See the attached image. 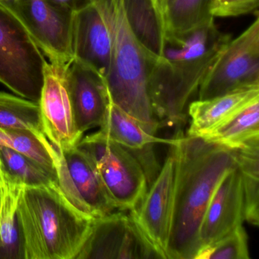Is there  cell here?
Wrapping results in <instances>:
<instances>
[{"mask_svg": "<svg viewBox=\"0 0 259 259\" xmlns=\"http://www.w3.org/2000/svg\"><path fill=\"white\" fill-rule=\"evenodd\" d=\"M57 176L62 193L81 213L98 218L117 210L93 159L78 146L58 151Z\"/></svg>", "mask_w": 259, "mask_h": 259, "instance_id": "30bf717a", "label": "cell"}, {"mask_svg": "<svg viewBox=\"0 0 259 259\" xmlns=\"http://www.w3.org/2000/svg\"><path fill=\"white\" fill-rule=\"evenodd\" d=\"M0 128L28 130L45 136L38 102L0 92Z\"/></svg>", "mask_w": 259, "mask_h": 259, "instance_id": "603a6c76", "label": "cell"}, {"mask_svg": "<svg viewBox=\"0 0 259 259\" xmlns=\"http://www.w3.org/2000/svg\"><path fill=\"white\" fill-rule=\"evenodd\" d=\"M108 21L112 39L110 70L106 76L110 101L145 124L156 135L161 126L150 97V63L155 53L136 32L126 0H100Z\"/></svg>", "mask_w": 259, "mask_h": 259, "instance_id": "277c9868", "label": "cell"}, {"mask_svg": "<svg viewBox=\"0 0 259 259\" xmlns=\"http://www.w3.org/2000/svg\"><path fill=\"white\" fill-rule=\"evenodd\" d=\"M72 49L74 60L106 78L111 62L112 39L100 0H93L73 12Z\"/></svg>", "mask_w": 259, "mask_h": 259, "instance_id": "5bb4252c", "label": "cell"}, {"mask_svg": "<svg viewBox=\"0 0 259 259\" xmlns=\"http://www.w3.org/2000/svg\"><path fill=\"white\" fill-rule=\"evenodd\" d=\"M3 186H4V180H3L2 174L0 171V187H2Z\"/></svg>", "mask_w": 259, "mask_h": 259, "instance_id": "f1b7e54d", "label": "cell"}, {"mask_svg": "<svg viewBox=\"0 0 259 259\" xmlns=\"http://www.w3.org/2000/svg\"><path fill=\"white\" fill-rule=\"evenodd\" d=\"M77 146L96 165L109 196L117 210L137 208L148 189L143 168L128 150L110 141L82 138Z\"/></svg>", "mask_w": 259, "mask_h": 259, "instance_id": "8992f818", "label": "cell"}, {"mask_svg": "<svg viewBox=\"0 0 259 259\" xmlns=\"http://www.w3.org/2000/svg\"><path fill=\"white\" fill-rule=\"evenodd\" d=\"M174 174L175 163L170 151L137 208L130 210L145 236L165 259L172 216Z\"/></svg>", "mask_w": 259, "mask_h": 259, "instance_id": "4fadbf2b", "label": "cell"}, {"mask_svg": "<svg viewBox=\"0 0 259 259\" xmlns=\"http://www.w3.org/2000/svg\"><path fill=\"white\" fill-rule=\"evenodd\" d=\"M202 138L233 150L259 138V98Z\"/></svg>", "mask_w": 259, "mask_h": 259, "instance_id": "ffe728a7", "label": "cell"}, {"mask_svg": "<svg viewBox=\"0 0 259 259\" xmlns=\"http://www.w3.org/2000/svg\"><path fill=\"white\" fill-rule=\"evenodd\" d=\"M244 221L242 176L236 166L221 179L206 208L200 227V251L242 224Z\"/></svg>", "mask_w": 259, "mask_h": 259, "instance_id": "9a60e30c", "label": "cell"}, {"mask_svg": "<svg viewBox=\"0 0 259 259\" xmlns=\"http://www.w3.org/2000/svg\"><path fill=\"white\" fill-rule=\"evenodd\" d=\"M0 171L4 182L22 187L58 185L57 175L32 159L2 145H0Z\"/></svg>", "mask_w": 259, "mask_h": 259, "instance_id": "d6986e66", "label": "cell"}, {"mask_svg": "<svg viewBox=\"0 0 259 259\" xmlns=\"http://www.w3.org/2000/svg\"><path fill=\"white\" fill-rule=\"evenodd\" d=\"M17 214L25 259H75L95 219L72 206L58 185L22 187Z\"/></svg>", "mask_w": 259, "mask_h": 259, "instance_id": "3957f363", "label": "cell"}, {"mask_svg": "<svg viewBox=\"0 0 259 259\" xmlns=\"http://www.w3.org/2000/svg\"><path fill=\"white\" fill-rule=\"evenodd\" d=\"M65 70L64 68L48 63L38 102L45 136L57 151L77 146L83 136L74 123L65 83Z\"/></svg>", "mask_w": 259, "mask_h": 259, "instance_id": "7c38bea8", "label": "cell"}, {"mask_svg": "<svg viewBox=\"0 0 259 259\" xmlns=\"http://www.w3.org/2000/svg\"><path fill=\"white\" fill-rule=\"evenodd\" d=\"M0 1H1V0H0Z\"/></svg>", "mask_w": 259, "mask_h": 259, "instance_id": "1f68e13d", "label": "cell"}, {"mask_svg": "<svg viewBox=\"0 0 259 259\" xmlns=\"http://www.w3.org/2000/svg\"><path fill=\"white\" fill-rule=\"evenodd\" d=\"M154 13L160 34V45L166 31L168 4L166 0H146Z\"/></svg>", "mask_w": 259, "mask_h": 259, "instance_id": "4316f807", "label": "cell"}, {"mask_svg": "<svg viewBox=\"0 0 259 259\" xmlns=\"http://www.w3.org/2000/svg\"><path fill=\"white\" fill-rule=\"evenodd\" d=\"M0 145L27 156L57 175L58 151L48 138L28 130L0 128Z\"/></svg>", "mask_w": 259, "mask_h": 259, "instance_id": "7402d4cb", "label": "cell"}, {"mask_svg": "<svg viewBox=\"0 0 259 259\" xmlns=\"http://www.w3.org/2000/svg\"><path fill=\"white\" fill-rule=\"evenodd\" d=\"M23 24L51 63L66 69L74 60L73 11L48 0H1Z\"/></svg>", "mask_w": 259, "mask_h": 259, "instance_id": "ba28073f", "label": "cell"}, {"mask_svg": "<svg viewBox=\"0 0 259 259\" xmlns=\"http://www.w3.org/2000/svg\"><path fill=\"white\" fill-rule=\"evenodd\" d=\"M248 235L243 225L203 248L195 259H249Z\"/></svg>", "mask_w": 259, "mask_h": 259, "instance_id": "d4e9b609", "label": "cell"}, {"mask_svg": "<svg viewBox=\"0 0 259 259\" xmlns=\"http://www.w3.org/2000/svg\"><path fill=\"white\" fill-rule=\"evenodd\" d=\"M166 1H167L168 10H169V6H170V4H172V1H174V0H166Z\"/></svg>", "mask_w": 259, "mask_h": 259, "instance_id": "f546056e", "label": "cell"}, {"mask_svg": "<svg viewBox=\"0 0 259 259\" xmlns=\"http://www.w3.org/2000/svg\"><path fill=\"white\" fill-rule=\"evenodd\" d=\"M48 63L19 18L0 2V83L39 102Z\"/></svg>", "mask_w": 259, "mask_h": 259, "instance_id": "5b68a950", "label": "cell"}, {"mask_svg": "<svg viewBox=\"0 0 259 259\" xmlns=\"http://www.w3.org/2000/svg\"><path fill=\"white\" fill-rule=\"evenodd\" d=\"M92 137L114 142L128 151L152 148L157 143L170 145L172 139L157 137L148 127L110 101L100 130Z\"/></svg>", "mask_w": 259, "mask_h": 259, "instance_id": "e0dca14e", "label": "cell"}, {"mask_svg": "<svg viewBox=\"0 0 259 259\" xmlns=\"http://www.w3.org/2000/svg\"><path fill=\"white\" fill-rule=\"evenodd\" d=\"M257 98L259 88H254L191 103L188 136H206Z\"/></svg>", "mask_w": 259, "mask_h": 259, "instance_id": "2e32d148", "label": "cell"}, {"mask_svg": "<svg viewBox=\"0 0 259 259\" xmlns=\"http://www.w3.org/2000/svg\"><path fill=\"white\" fill-rule=\"evenodd\" d=\"M48 1L59 7L74 12L84 7L86 4L92 2L93 0H48Z\"/></svg>", "mask_w": 259, "mask_h": 259, "instance_id": "83f0119b", "label": "cell"}, {"mask_svg": "<svg viewBox=\"0 0 259 259\" xmlns=\"http://www.w3.org/2000/svg\"><path fill=\"white\" fill-rule=\"evenodd\" d=\"M163 258L130 210L95 218L75 259Z\"/></svg>", "mask_w": 259, "mask_h": 259, "instance_id": "9c48e42d", "label": "cell"}, {"mask_svg": "<svg viewBox=\"0 0 259 259\" xmlns=\"http://www.w3.org/2000/svg\"><path fill=\"white\" fill-rule=\"evenodd\" d=\"M259 0H211L210 13L214 17H237L257 11Z\"/></svg>", "mask_w": 259, "mask_h": 259, "instance_id": "484cf974", "label": "cell"}, {"mask_svg": "<svg viewBox=\"0 0 259 259\" xmlns=\"http://www.w3.org/2000/svg\"><path fill=\"white\" fill-rule=\"evenodd\" d=\"M259 88V17L230 40L199 86L198 100Z\"/></svg>", "mask_w": 259, "mask_h": 259, "instance_id": "52a82bcc", "label": "cell"}, {"mask_svg": "<svg viewBox=\"0 0 259 259\" xmlns=\"http://www.w3.org/2000/svg\"><path fill=\"white\" fill-rule=\"evenodd\" d=\"M65 83L77 131L83 136L101 126L110 103L105 78L74 60L65 70Z\"/></svg>", "mask_w": 259, "mask_h": 259, "instance_id": "8fae6325", "label": "cell"}, {"mask_svg": "<svg viewBox=\"0 0 259 259\" xmlns=\"http://www.w3.org/2000/svg\"><path fill=\"white\" fill-rule=\"evenodd\" d=\"M1 198H2V187H0V204H1Z\"/></svg>", "mask_w": 259, "mask_h": 259, "instance_id": "4dcf8cb0", "label": "cell"}, {"mask_svg": "<svg viewBox=\"0 0 259 259\" xmlns=\"http://www.w3.org/2000/svg\"><path fill=\"white\" fill-rule=\"evenodd\" d=\"M236 151L237 166L242 176L245 199V221L259 224V138L252 139Z\"/></svg>", "mask_w": 259, "mask_h": 259, "instance_id": "44dd1931", "label": "cell"}, {"mask_svg": "<svg viewBox=\"0 0 259 259\" xmlns=\"http://www.w3.org/2000/svg\"><path fill=\"white\" fill-rule=\"evenodd\" d=\"M210 4L211 0H174L168 10L166 33H186L214 22Z\"/></svg>", "mask_w": 259, "mask_h": 259, "instance_id": "cb8c5ba5", "label": "cell"}, {"mask_svg": "<svg viewBox=\"0 0 259 259\" xmlns=\"http://www.w3.org/2000/svg\"><path fill=\"white\" fill-rule=\"evenodd\" d=\"M214 22L186 33H166L150 63V97L157 119L181 123L185 109L231 40Z\"/></svg>", "mask_w": 259, "mask_h": 259, "instance_id": "7a4b0ae2", "label": "cell"}, {"mask_svg": "<svg viewBox=\"0 0 259 259\" xmlns=\"http://www.w3.org/2000/svg\"><path fill=\"white\" fill-rule=\"evenodd\" d=\"M22 186L4 182L0 204V259H25L22 227L17 214Z\"/></svg>", "mask_w": 259, "mask_h": 259, "instance_id": "ac0fdd59", "label": "cell"}, {"mask_svg": "<svg viewBox=\"0 0 259 259\" xmlns=\"http://www.w3.org/2000/svg\"><path fill=\"white\" fill-rule=\"evenodd\" d=\"M170 147L175 174L166 259H195L206 208L221 179L237 166L236 151L180 133Z\"/></svg>", "mask_w": 259, "mask_h": 259, "instance_id": "6da1fadb", "label": "cell"}]
</instances>
